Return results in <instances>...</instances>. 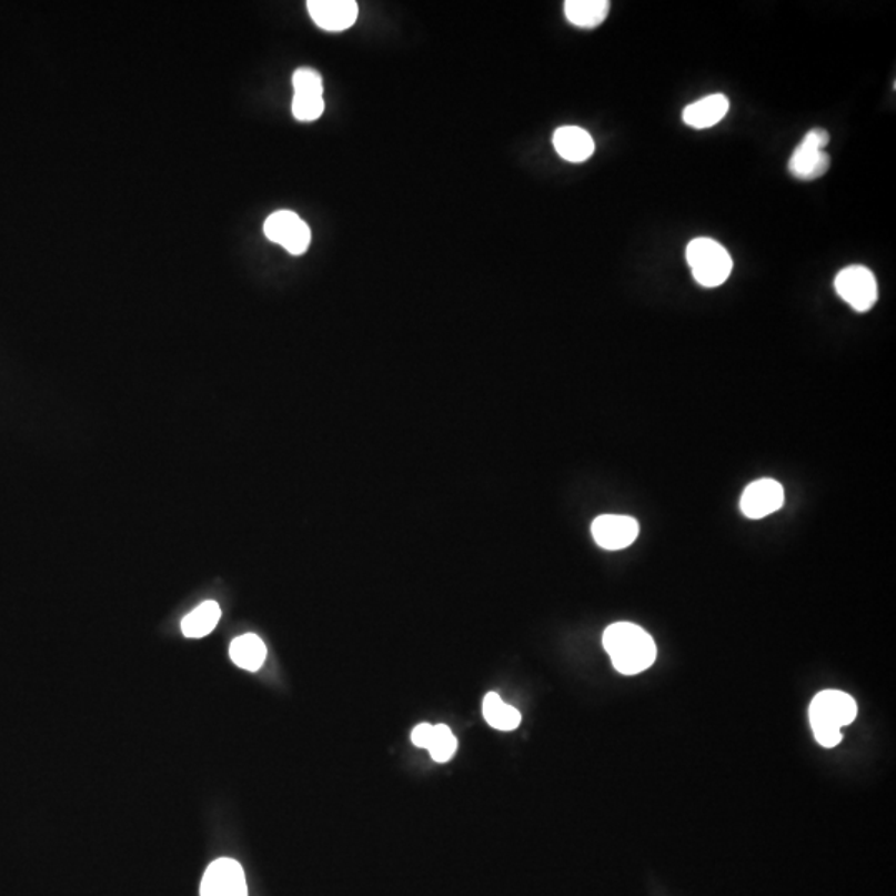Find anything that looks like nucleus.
Masks as SVG:
<instances>
[{"mask_svg":"<svg viewBox=\"0 0 896 896\" xmlns=\"http://www.w3.org/2000/svg\"><path fill=\"white\" fill-rule=\"evenodd\" d=\"M603 646L617 673L636 676L656 661V643L650 633L633 623H614L604 631Z\"/></svg>","mask_w":896,"mask_h":896,"instance_id":"obj_1","label":"nucleus"},{"mask_svg":"<svg viewBox=\"0 0 896 896\" xmlns=\"http://www.w3.org/2000/svg\"><path fill=\"white\" fill-rule=\"evenodd\" d=\"M857 703L850 694L842 691H822L808 707V719L815 739L822 747H837L842 743V727L854 723Z\"/></svg>","mask_w":896,"mask_h":896,"instance_id":"obj_2","label":"nucleus"},{"mask_svg":"<svg viewBox=\"0 0 896 896\" xmlns=\"http://www.w3.org/2000/svg\"><path fill=\"white\" fill-rule=\"evenodd\" d=\"M686 258L694 280L701 286H721L729 280L731 273H733L734 263L729 251L711 238H696L691 241Z\"/></svg>","mask_w":896,"mask_h":896,"instance_id":"obj_3","label":"nucleus"},{"mask_svg":"<svg viewBox=\"0 0 896 896\" xmlns=\"http://www.w3.org/2000/svg\"><path fill=\"white\" fill-rule=\"evenodd\" d=\"M828 142H830V135L827 130H811L788 160V171L792 177L802 181L824 177L830 168V157L825 151Z\"/></svg>","mask_w":896,"mask_h":896,"instance_id":"obj_4","label":"nucleus"},{"mask_svg":"<svg viewBox=\"0 0 896 896\" xmlns=\"http://www.w3.org/2000/svg\"><path fill=\"white\" fill-rule=\"evenodd\" d=\"M835 291L857 312H867L878 299V284L868 268L855 264L845 268L835 278Z\"/></svg>","mask_w":896,"mask_h":896,"instance_id":"obj_5","label":"nucleus"},{"mask_svg":"<svg viewBox=\"0 0 896 896\" xmlns=\"http://www.w3.org/2000/svg\"><path fill=\"white\" fill-rule=\"evenodd\" d=\"M264 234L294 256L304 254L311 244V230L293 211L281 210L271 214L264 223Z\"/></svg>","mask_w":896,"mask_h":896,"instance_id":"obj_6","label":"nucleus"},{"mask_svg":"<svg viewBox=\"0 0 896 896\" xmlns=\"http://www.w3.org/2000/svg\"><path fill=\"white\" fill-rule=\"evenodd\" d=\"M201 896H248L243 867L233 858H218L204 872Z\"/></svg>","mask_w":896,"mask_h":896,"instance_id":"obj_7","label":"nucleus"},{"mask_svg":"<svg viewBox=\"0 0 896 896\" xmlns=\"http://www.w3.org/2000/svg\"><path fill=\"white\" fill-rule=\"evenodd\" d=\"M293 115L299 122H314L324 113V87L315 70L299 69L293 77Z\"/></svg>","mask_w":896,"mask_h":896,"instance_id":"obj_8","label":"nucleus"},{"mask_svg":"<svg viewBox=\"0 0 896 896\" xmlns=\"http://www.w3.org/2000/svg\"><path fill=\"white\" fill-rule=\"evenodd\" d=\"M593 538L601 548L617 552L633 545L640 523L626 515H601L592 525Z\"/></svg>","mask_w":896,"mask_h":896,"instance_id":"obj_9","label":"nucleus"},{"mask_svg":"<svg viewBox=\"0 0 896 896\" xmlns=\"http://www.w3.org/2000/svg\"><path fill=\"white\" fill-rule=\"evenodd\" d=\"M784 502V486L775 480L762 479L744 490L741 510L747 519L761 520L781 510Z\"/></svg>","mask_w":896,"mask_h":896,"instance_id":"obj_10","label":"nucleus"},{"mask_svg":"<svg viewBox=\"0 0 896 896\" xmlns=\"http://www.w3.org/2000/svg\"><path fill=\"white\" fill-rule=\"evenodd\" d=\"M308 10L315 26L328 32L351 29L359 16V6L354 0H311Z\"/></svg>","mask_w":896,"mask_h":896,"instance_id":"obj_11","label":"nucleus"},{"mask_svg":"<svg viewBox=\"0 0 896 896\" xmlns=\"http://www.w3.org/2000/svg\"><path fill=\"white\" fill-rule=\"evenodd\" d=\"M412 743L414 746L427 748L431 757L439 764L449 762L455 755L456 746H459L455 736L445 724H439V726L419 724L412 731Z\"/></svg>","mask_w":896,"mask_h":896,"instance_id":"obj_12","label":"nucleus"},{"mask_svg":"<svg viewBox=\"0 0 896 896\" xmlns=\"http://www.w3.org/2000/svg\"><path fill=\"white\" fill-rule=\"evenodd\" d=\"M553 145L563 160L583 163L595 153V140L582 127H560L553 135Z\"/></svg>","mask_w":896,"mask_h":896,"instance_id":"obj_13","label":"nucleus"},{"mask_svg":"<svg viewBox=\"0 0 896 896\" xmlns=\"http://www.w3.org/2000/svg\"><path fill=\"white\" fill-rule=\"evenodd\" d=\"M729 107V99L721 93L704 97L684 109L683 120L691 129H711L727 115Z\"/></svg>","mask_w":896,"mask_h":896,"instance_id":"obj_14","label":"nucleus"},{"mask_svg":"<svg viewBox=\"0 0 896 896\" xmlns=\"http://www.w3.org/2000/svg\"><path fill=\"white\" fill-rule=\"evenodd\" d=\"M266 654V646L256 634H243V636L236 637L230 646L233 663L241 670L251 671V673L263 667Z\"/></svg>","mask_w":896,"mask_h":896,"instance_id":"obj_15","label":"nucleus"},{"mask_svg":"<svg viewBox=\"0 0 896 896\" xmlns=\"http://www.w3.org/2000/svg\"><path fill=\"white\" fill-rule=\"evenodd\" d=\"M607 0H568L565 2V16L573 26L582 29H595L610 13Z\"/></svg>","mask_w":896,"mask_h":896,"instance_id":"obj_16","label":"nucleus"},{"mask_svg":"<svg viewBox=\"0 0 896 896\" xmlns=\"http://www.w3.org/2000/svg\"><path fill=\"white\" fill-rule=\"evenodd\" d=\"M221 620V607L217 601H207L191 611L181 621V631L187 637H204L218 626Z\"/></svg>","mask_w":896,"mask_h":896,"instance_id":"obj_17","label":"nucleus"},{"mask_svg":"<svg viewBox=\"0 0 896 896\" xmlns=\"http://www.w3.org/2000/svg\"><path fill=\"white\" fill-rule=\"evenodd\" d=\"M483 717L496 731H515L522 723V714L513 706L503 703L496 693H489L483 699Z\"/></svg>","mask_w":896,"mask_h":896,"instance_id":"obj_18","label":"nucleus"}]
</instances>
